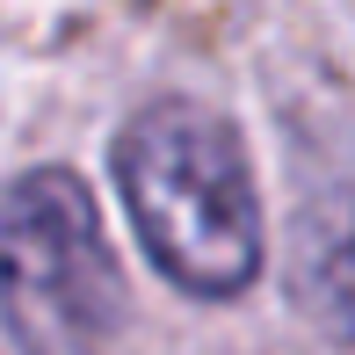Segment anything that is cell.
I'll return each instance as SVG.
<instances>
[{"label": "cell", "instance_id": "1", "mask_svg": "<svg viewBox=\"0 0 355 355\" xmlns=\"http://www.w3.org/2000/svg\"><path fill=\"white\" fill-rule=\"evenodd\" d=\"M116 196L138 247L189 297H239L261 276V196L239 131L203 102H153L116 138Z\"/></svg>", "mask_w": 355, "mask_h": 355}, {"label": "cell", "instance_id": "2", "mask_svg": "<svg viewBox=\"0 0 355 355\" xmlns=\"http://www.w3.org/2000/svg\"><path fill=\"white\" fill-rule=\"evenodd\" d=\"M0 319L22 355H109L123 327V268L87 182L66 167L0 189Z\"/></svg>", "mask_w": 355, "mask_h": 355}, {"label": "cell", "instance_id": "3", "mask_svg": "<svg viewBox=\"0 0 355 355\" xmlns=\"http://www.w3.org/2000/svg\"><path fill=\"white\" fill-rule=\"evenodd\" d=\"M290 304L327 341H355V167L312 174L290 218Z\"/></svg>", "mask_w": 355, "mask_h": 355}]
</instances>
